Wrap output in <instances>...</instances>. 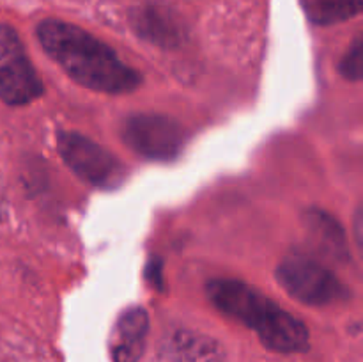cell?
I'll return each instance as SVG.
<instances>
[{"mask_svg":"<svg viewBox=\"0 0 363 362\" xmlns=\"http://www.w3.org/2000/svg\"><path fill=\"white\" fill-rule=\"evenodd\" d=\"M57 146L71 170L98 188H117L126 180V167L98 142L77 131H59Z\"/></svg>","mask_w":363,"mask_h":362,"instance_id":"3957f363","label":"cell"},{"mask_svg":"<svg viewBox=\"0 0 363 362\" xmlns=\"http://www.w3.org/2000/svg\"><path fill=\"white\" fill-rule=\"evenodd\" d=\"M124 144L155 162H170L184 148L186 131L177 121L162 114H133L121 126Z\"/></svg>","mask_w":363,"mask_h":362,"instance_id":"277c9868","label":"cell"},{"mask_svg":"<svg viewBox=\"0 0 363 362\" xmlns=\"http://www.w3.org/2000/svg\"><path fill=\"white\" fill-rule=\"evenodd\" d=\"M277 279L284 290L301 304H335L347 298V290L332 270L305 254H289L277 268Z\"/></svg>","mask_w":363,"mask_h":362,"instance_id":"7a4b0ae2","label":"cell"},{"mask_svg":"<svg viewBox=\"0 0 363 362\" xmlns=\"http://www.w3.org/2000/svg\"><path fill=\"white\" fill-rule=\"evenodd\" d=\"M43 94V82L9 25H0V99L7 105H27Z\"/></svg>","mask_w":363,"mask_h":362,"instance_id":"5b68a950","label":"cell"},{"mask_svg":"<svg viewBox=\"0 0 363 362\" xmlns=\"http://www.w3.org/2000/svg\"><path fill=\"white\" fill-rule=\"evenodd\" d=\"M208 297L223 314L257 330L279 305L243 280L215 279L206 286Z\"/></svg>","mask_w":363,"mask_h":362,"instance_id":"8992f818","label":"cell"},{"mask_svg":"<svg viewBox=\"0 0 363 362\" xmlns=\"http://www.w3.org/2000/svg\"><path fill=\"white\" fill-rule=\"evenodd\" d=\"M130 20L138 35L155 45L163 46V48L177 46L184 38L181 20L172 11L163 6L149 4V6L137 7L131 13Z\"/></svg>","mask_w":363,"mask_h":362,"instance_id":"ba28073f","label":"cell"},{"mask_svg":"<svg viewBox=\"0 0 363 362\" xmlns=\"http://www.w3.org/2000/svg\"><path fill=\"white\" fill-rule=\"evenodd\" d=\"M147 280L156 290H163V273H162V261L158 258H152L147 265Z\"/></svg>","mask_w":363,"mask_h":362,"instance_id":"5bb4252c","label":"cell"},{"mask_svg":"<svg viewBox=\"0 0 363 362\" xmlns=\"http://www.w3.org/2000/svg\"><path fill=\"white\" fill-rule=\"evenodd\" d=\"M172 353L179 362H220L222 350L209 337L190 332L174 336Z\"/></svg>","mask_w":363,"mask_h":362,"instance_id":"8fae6325","label":"cell"},{"mask_svg":"<svg viewBox=\"0 0 363 362\" xmlns=\"http://www.w3.org/2000/svg\"><path fill=\"white\" fill-rule=\"evenodd\" d=\"M0 213H2V199H0Z\"/></svg>","mask_w":363,"mask_h":362,"instance_id":"2e32d148","label":"cell"},{"mask_svg":"<svg viewBox=\"0 0 363 362\" xmlns=\"http://www.w3.org/2000/svg\"><path fill=\"white\" fill-rule=\"evenodd\" d=\"M45 52L84 87L106 94L135 91L142 78L117 53L84 28L62 20H43L38 25Z\"/></svg>","mask_w":363,"mask_h":362,"instance_id":"6da1fadb","label":"cell"},{"mask_svg":"<svg viewBox=\"0 0 363 362\" xmlns=\"http://www.w3.org/2000/svg\"><path fill=\"white\" fill-rule=\"evenodd\" d=\"M340 73L350 82H360L363 75V39L358 35L340 60Z\"/></svg>","mask_w":363,"mask_h":362,"instance_id":"4fadbf2b","label":"cell"},{"mask_svg":"<svg viewBox=\"0 0 363 362\" xmlns=\"http://www.w3.org/2000/svg\"><path fill=\"white\" fill-rule=\"evenodd\" d=\"M307 16L314 23L332 25L360 13L362 0H301Z\"/></svg>","mask_w":363,"mask_h":362,"instance_id":"7c38bea8","label":"cell"},{"mask_svg":"<svg viewBox=\"0 0 363 362\" xmlns=\"http://www.w3.org/2000/svg\"><path fill=\"white\" fill-rule=\"evenodd\" d=\"M305 224L314 236L315 243L328 252L332 258H346V236L340 224L326 212L312 208L305 213Z\"/></svg>","mask_w":363,"mask_h":362,"instance_id":"30bf717a","label":"cell"},{"mask_svg":"<svg viewBox=\"0 0 363 362\" xmlns=\"http://www.w3.org/2000/svg\"><path fill=\"white\" fill-rule=\"evenodd\" d=\"M149 330L147 312L142 307L128 309L121 314L113 330L112 361L138 362L145 348V337Z\"/></svg>","mask_w":363,"mask_h":362,"instance_id":"9c48e42d","label":"cell"},{"mask_svg":"<svg viewBox=\"0 0 363 362\" xmlns=\"http://www.w3.org/2000/svg\"><path fill=\"white\" fill-rule=\"evenodd\" d=\"M354 224H357V226H354L357 227V243L362 247V209L357 212V222Z\"/></svg>","mask_w":363,"mask_h":362,"instance_id":"9a60e30c","label":"cell"},{"mask_svg":"<svg viewBox=\"0 0 363 362\" xmlns=\"http://www.w3.org/2000/svg\"><path fill=\"white\" fill-rule=\"evenodd\" d=\"M255 332L261 343L272 351L300 353V351L308 350L311 336H308L307 327L296 316L289 314L280 307H277L275 312Z\"/></svg>","mask_w":363,"mask_h":362,"instance_id":"52a82bcc","label":"cell"}]
</instances>
